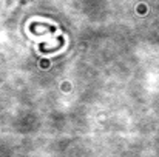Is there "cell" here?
I'll list each match as a JSON object with an SVG mask.
<instances>
[{
    "label": "cell",
    "instance_id": "1",
    "mask_svg": "<svg viewBox=\"0 0 159 157\" xmlns=\"http://www.w3.org/2000/svg\"><path fill=\"white\" fill-rule=\"evenodd\" d=\"M30 31L34 36H42V34H54L56 33V26L50 25L47 22H33L30 25Z\"/></svg>",
    "mask_w": 159,
    "mask_h": 157
}]
</instances>
